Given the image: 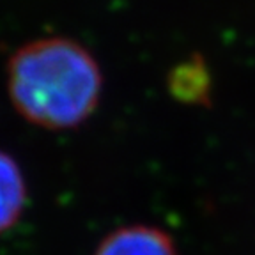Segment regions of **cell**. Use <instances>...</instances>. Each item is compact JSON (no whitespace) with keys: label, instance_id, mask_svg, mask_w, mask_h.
Listing matches in <instances>:
<instances>
[{"label":"cell","instance_id":"obj_1","mask_svg":"<svg viewBox=\"0 0 255 255\" xmlns=\"http://www.w3.org/2000/svg\"><path fill=\"white\" fill-rule=\"evenodd\" d=\"M103 84L100 62L71 37L30 41L7 62V91L16 112L52 131L82 126L100 105Z\"/></svg>","mask_w":255,"mask_h":255},{"label":"cell","instance_id":"obj_2","mask_svg":"<svg viewBox=\"0 0 255 255\" xmlns=\"http://www.w3.org/2000/svg\"><path fill=\"white\" fill-rule=\"evenodd\" d=\"M92 255H179V250L163 229L135 223L108 232Z\"/></svg>","mask_w":255,"mask_h":255},{"label":"cell","instance_id":"obj_3","mask_svg":"<svg viewBox=\"0 0 255 255\" xmlns=\"http://www.w3.org/2000/svg\"><path fill=\"white\" fill-rule=\"evenodd\" d=\"M27 204V184L20 165L0 151V234L20 220Z\"/></svg>","mask_w":255,"mask_h":255},{"label":"cell","instance_id":"obj_4","mask_svg":"<svg viewBox=\"0 0 255 255\" xmlns=\"http://www.w3.org/2000/svg\"><path fill=\"white\" fill-rule=\"evenodd\" d=\"M170 91L186 103H200L209 96V75L200 59L183 62L172 71Z\"/></svg>","mask_w":255,"mask_h":255}]
</instances>
